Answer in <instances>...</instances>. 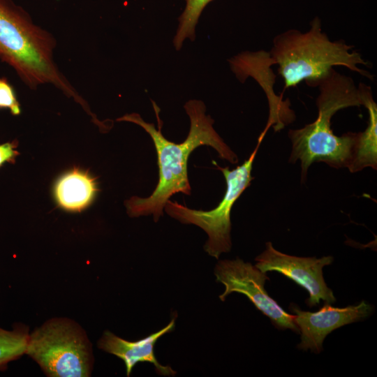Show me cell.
<instances>
[{"instance_id": "cell-5", "label": "cell", "mask_w": 377, "mask_h": 377, "mask_svg": "<svg viewBox=\"0 0 377 377\" xmlns=\"http://www.w3.org/2000/svg\"><path fill=\"white\" fill-rule=\"evenodd\" d=\"M25 354L49 377L90 376L92 345L84 329L73 320L54 318L29 334Z\"/></svg>"}, {"instance_id": "cell-4", "label": "cell", "mask_w": 377, "mask_h": 377, "mask_svg": "<svg viewBox=\"0 0 377 377\" xmlns=\"http://www.w3.org/2000/svg\"><path fill=\"white\" fill-rule=\"evenodd\" d=\"M353 49L343 40H331L322 31L320 19L316 17L307 31L292 29L276 35L269 54L273 64L278 65L284 89L302 81L310 86L334 66H343L374 80L372 74L359 67L371 68V63Z\"/></svg>"}, {"instance_id": "cell-7", "label": "cell", "mask_w": 377, "mask_h": 377, "mask_svg": "<svg viewBox=\"0 0 377 377\" xmlns=\"http://www.w3.org/2000/svg\"><path fill=\"white\" fill-rule=\"evenodd\" d=\"M265 274L238 258L219 261L214 274L216 281L225 286L223 293L219 295L220 300L224 302L226 297L234 292L244 294L278 329H289L300 333L294 322V315L286 312L267 293L264 286L269 277Z\"/></svg>"}, {"instance_id": "cell-6", "label": "cell", "mask_w": 377, "mask_h": 377, "mask_svg": "<svg viewBox=\"0 0 377 377\" xmlns=\"http://www.w3.org/2000/svg\"><path fill=\"white\" fill-rule=\"evenodd\" d=\"M265 135L260 134L257 145L248 159L235 169L217 165L226 179V191L219 205L209 211L196 210L168 200L164 209L171 217L184 224H193L202 228L208 235L204 250L211 256L219 258L222 253L229 252L232 242L230 238L232 207L245 189L251 185L253 163L259 146Z\"/></svg>"}, {"instance_id": "cell-12", "label": "cell", "mask_w": 377, "mask_h": 377, "mask_svg": "<svg viewBox=\"0 0 377 377\" xmlns=\"http://www.w3.org/2000/svg\"><path fill=\"white\" fill-rule=\"evenodd\" d=\"M96 191V182L91 177L74 170L58 180L54 187V195L63 209L80 212L91 202Z\"/></svg>"}, {"instance_id": "cell-8", "label": "cell", "mask_w": 377, "mask_h": 377, "mask_svg": "<svg viewBox=\"0 0 377 377\" xmlns=\"http://www.w3.org/2000/svg\"><path fill=\"white\" fill-rule=\"evenodd\" d=\"M255 260V266L264 273L278 272L303 287L309 293L306 300L311 307L323 300L332 304L336 298L333 292L325 282L323 268L330 265L333 257H297L283 253L274 248L270 242L266 243V249Z\"/></svg>"}, {"instance_id": "cell-10", "label": "cell", "mask_w": 377, "mask_h": 377, "mask_svg": "<svg viewBox=\"0 0 377 377\" xmlns=\"http://www.w3.org/2000/svg\"><path fill=\"white\" fill-rule=\"evenodd\" d=\"M175 322V318H173L163 328L135 341L124 339L106 330L98 341L97 345L100 349L124 361L127 376H130L137 363L144 362L151 363L158 374L175 376L177 372L170 367L162 365L157 361L154 350L158 339L174 330Z\"/></svg>"}, {"instance_id": "cell-2", "label": "cell", "mask_w": 377, "mask_h": 377, "mask_svg": "<svg viewBox=\"0 0 377 377\" xmlns=\"http://www.w3.org/2000/svg\"><path fill=\"white\" fill-rule=\"evenodd\" d=\"M309 87L319 89L316 98L317 118L302 128L288 131L292 142L289 162L300 161L302 183L313 163L323 162L337 169L348 168L355 154L358 133L348 132L337 136L331 128V119L341 109L362 105L353 80L334 68Z\"/></svg>"}, {"instance_id": "cell-14", "label": "cell", "mask_w": 377, "mask_h": 377, "mask_svg": "<svg viewBox=\"0 0 377 377\" xmlns=\"http://www.w3.org/2000/svg\"><path fill=\"white\" fill-rule=\"evenodd\" d=\"M186 6L178 17L179 25L173 38V45L179 50L186 38L195 39V27L201 13L207 5L213 0H185Z\"/></svg>"}, {"instance_id": "cell-1", "label": "cell", "mask_w": 377, "mask_h": 377, "mask_svg": "<svg viewBox=\"0 0 377 377\" xmlns=\"http://www.w3.org/2000/svg\"><path fill=\"white\" fill-rule=\"evenodd\" d=\"M151 102L158 120V129L153 123L145 121L138 113L125 114L117 121L132 122L141 126L154 142L158 159V184L149 196H133L124 204L129 216L152 214L154 221L157 222L163 215L166 202L174 194L180 192L191 195L187 163L195 149L202 145L212 147L219 157L232 164L238 163V157L214 130V121L210 115L206 114V106L202 101L189 100L184 105L190 119V129L186 138L181 143L171 142L163 135L160 108L154 101Z\"/></svg>"}, {"instance_id": "cell-16", "label": "cell", "mask_w": 377, "mask_h": 377, "mask_svg": "<svg viewBox=\"0 0 377 377\" xmlns=\"http://www.w3.org/2000/svg\"><path fill=\"white\" fill-rule=\"evenodd\" d=\"M17 144L15 142L0 145V167L6 162L14 163L19 152L16 150Z\"/></svg>"}, {"instance_id": "cell-13", "label": "cell", "mask_w": 377, "mask_h": 377, "mask_svg": "<svg viewBox=\"0 0 377 377\" xmlns=\"http://www.w3.org/2000/svg\"><path fill=\"white\" fill-rule=\"evenodd\" d=\"M29 327L15 323L12 330L0 327V371L7 369L9 362L25 354L29 336Z\"/></svg>"}, {"instance_id": "cell-9", "label": "cell", "mask_w": 377, "mask_h": 377, "mask_svg": "<svg viewBox=\"0 0 377 377\" xmlns=\"http://www.w3.org/2000/svg\"><path fill=\"white\" fill-rule=\"evenodd\" d=\"M290 309L295 313L294 322L301 332V341L297 348L320 353L328 334L340 327L367 318L371 313L373 307L362 301L357 305L343 308L333 307L325 303L316 312L302 311L293 304Z\"/></svg>"}, {"instance_id": "cell-3", "label": "cell", "mask_w": 377, "mask_h": 377, "mask_svg": "<svg viewBox=\"0 0 377 377\" xmlns=\"http://www.w3.org/2000/svg\"><path fill=\"white\" fill-rule=\"evenodd\" d=\"M55 45L54 37L35 24L25 9L13 0H0V59L30 88L53 84L91 114L87 103L54 62Z\"/></svg>"}, {"instance_id": "cell-15", "label": "cell", "mask_w": 377, "mask_h": 377, "mask_svg": "<svg viewBox=\"0 0 377 377\" xmlns=\"http://www.w3.org/2000/svg\"><path fill=\"white\" fill-rule=\"evenodd\" d=\"M0 108L9 109L13 115H19L21 113L15 91L5 78H0Z\"/></svg>"}, {"instance_id": "cell-11", "label": "cell", "mask_w": 377, "mask_h": 377, "mask_svg": "<svg viewBox=\"0 0 377 377\" xmlns=\"http://www.w3.org/2000/svg\"><path fill=\"white\" fill-rule=\"evenodd\" d=\"M357 89L362 105L368 111L369 119L366 129L358 132L355 154L348 168L350 172H360L368 167L377 169V105L370 86L361 82Z\"/></svg>"}]
</instances>
